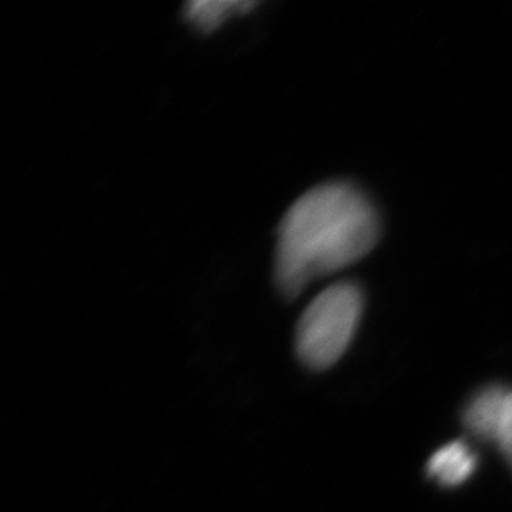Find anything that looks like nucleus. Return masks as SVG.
I'll return each mask as SVG.
<instances>
[{
    "label": "nucleus",
    "mask_w": 512,
    "mask_h": 512,
    "mask_svg": "<svg viewBox=\"0 0 512 512\" xmlns=\"http://www.w3.org/2000/svg\"><path fill=\"white\" fill-rule=\"evenodd\" d=\"M380 237L373 204L353 184L327 183L300 196L282 218L277 236L276 284L295 299L320 277L360 261Z\"/></svg>",
    "instance_id": "1"
},
{
    "label": "nucleus",
    "mask_w": 512,
    "mask_h": 512,
    "mask_svg": "<svg viewBox=\"0 0 512 512\" xmlns=\"http://www.w3.org/2000/svg\"><path fill=\"white\" fill-rule=\"evenodd\" d=\"M363 294L352 282H339L320 292L300 315L295 348L300 362L327 370L339 362L357 332Z\"/></svg>",
    "instance_id": "2"
},
{
    "label": "nucleus",
    "mask_w": 512,
    "mask_h": 512,
    "mask_svg": "<svg viewBox=\"0 0 512 512\" xmlns=\"http://www.w3.org/2000/svg\"><path fill=\"white\" fill-rule=\"evenodd\" d=\"M508 393L509 388L504 385L481 388L464 406V426L481 440L494 443Z\"/></svg>",
    "instance_id": "3"
},
{
    "label": "nucleus",
    "mask_w": 512,
    "mask_h": 512,
    "mask_svg": "<svg viewBox=\"0 0 512 512\" xmlns=\"http://www.w3.org/2000/svg\"><path fill=\"white\" fill-rule=\"evenodd\" d=\"M494 445L498 446L504 458L512 468V388H509L506 405H504L503 418L499 423L498 433L494 438Z\"/></svg>",
    "instance_id": "6"
},
{
    "label": "nucleus",
    "mask_w": 512,
    "mask_h": 512,
    "mask_svg": "<svg viewBox=\"0 0 512 512\" xmlns=\"http://www.w3.org/2000/svg\"><path fill=\"white\" fill-rule=\"evenodd\" d=\"M254 5H256L254 2H236V0H226V2L198 0V2L186 5L184 12L199 30L211 32V30L218 29L229 15L252 9Z\"/></svg>",
    "instance_id": "5"
},
{
    "label": "nucleus",
    "mask_w": 512,
    "mask_h": 512,
    "mask_svg": "<svg viewBox=\"0 0 512 512\" xmlns=\"http://www.w3.org/2000/svg\"><path fill=\"white\" fill-rule=\"evenodd\" d=\"M478 458L463 441H453L436 450L428 461L426 471L436 483L446 488H455L473 476Z\"/></svg>",
    "instance_id": "4"
}]
</instances>
